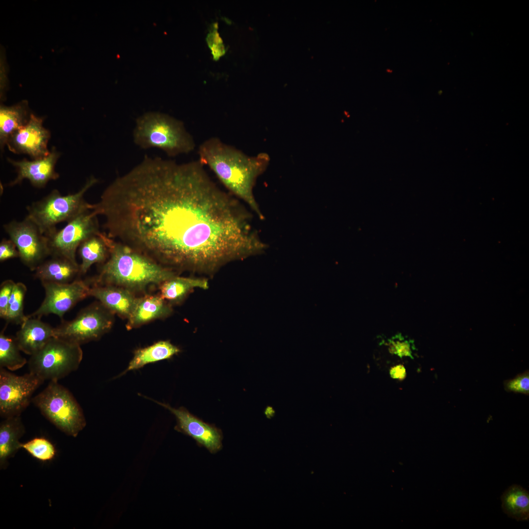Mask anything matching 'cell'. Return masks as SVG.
<instances>
[{
  "instance_id": "cell-23",
  "label": "cell",
  "mask_w": 529,
  "mask_h": 529,
  "mask_svg": "<svg viewBox=\"0 0 529 529\" xmlns=\"http://www.w3.org/2000/svg\"><path fill=\"white\" fill-rule=\"evenodd\" d=\"M31 113L25 101L0 109V144L1 149L9 137L28 122Z\"/></svg>"
},
{
  "instance_id": "cell-11",
  "label": "cell",
  "mask_w": 529,
  "mask_h": 529,
  "mask_svg": "<svg viewBox=\"0 0 529 529\" xmlns=\"http://www.w3.org/2000/svg\"><path fill=\"white\" fill-rule=\"evenodd\" d=\"M44 381L29 372L17 376L0 367V414L6 418L20 415Z\"/></svg>"
},
{
  "instance_id": "cell-12",
  "label": "cell",
  "mask_w": 529,
  "mask_h": 529,
  "mask_svg": "<svg viewBox=\"0 0 529 529\" xmlns=\"http://www.w3.org/2000/svg\"><path fill=\"white\" fill-rule=\"evenodd\" d=\"M45 291L40 307L27 317L41 318L54 314L63 319L64 315L78 302L90 296V281L77 279L67 284L41 282Z\"/></svg>"
},
{
  "instance_id": "cell-2",
  "label": "cell",
  "mask_w": 529,
  "mask_h": 529,
  "mask_svg": "<svg viewBox=\"0 0 529 529\" xmlns=\"http://www.w3.org/2000/svg\"><path fill=\"white\" fill-rule=\"evenodd\" d=\"M198 153L199 161L212 170L230 193L246 204L263 219L253 188L257 177L268 165V155L261 153L248 156L215 137L201 143Z\"/></svg>"
},
{
  "instance_id": "cell-3",
  "label": "cell",
  "mask_w": 529,
  "mask_h": 529,
  "mask_svg": "<svg viewBox=\"0 0 529 529\" xmlns=\"http://www.w3.org/2000/svg\"><path fill=\"white\" fill-rule=\"evenodd\" d=\"M110 253L93 285L122 287L133 293L144 291L150 285H160L178 275L131 247L110 238Z\"/></svg>"
},
{
  "instance_id": "cell-28",
  "label": "cell",
  "mask_w": 529,
  "mask_h": 529,
  "mask_svg": "<svg viewBox=\"0 0 529 529\" xmlns=\"http://www.w3.org/2000/svg\"><path fill=\"white\" fill-rule=\"evenodd\" d=\"M20 448L24 449L34 458L43 462L52 460L56 455L54 445L49 440L43 437H35L25 443H21Z\"/></svg>"
},
{
  "instance_id": "cell-26",
  "label": "cell",
  "mask_w": 529,
  "mask_h": 529,
  "mask_svg": "<svg viewBox=\"0 0 529 529\" xmlns=\"http://www.w3.org/2000/svg\"><path fill=\"white\" fill-rule=\"evenodd\" d=\"M5 328L0 334V367L15 371L23 367L27 361L21 355L15 337L5 335Z\"/></svg>"
},
{
  "instance_id": "cell-30",
  "label": "cell",
  "mask_w": 529,
  "mask_h": 529,
  "mask_svg": "<svg viewBox=\"0 0 529 529\" xmlns=\"http://www.w3.org/2000/svg\"><path fill=\"white\" fill-rule=\"evenodd\" d=\"M504 387L507 392L529 395V371L518 374L513 379L504 382Z\"/></svg>"
},
{
  "instance_id": "cell-4",
  "label": "cell",
  "mask_w": 529,
  "mask_h": 529,
  "mask_svg": "<svg viewBox=\"0 0 529 529\" xmlns=\"http://www.w3.org/2000/svg\"><path fill=\"white\" fill-rule=\"evenodd\" d=\"M133 139L140 148H157L169 157L189 153L195 147L182 121L159 112H147L137 118Z\"/></svg>"
},
{
  "instance_id": "cell-5",
  "label": "cell",
  "mask_w": 529,
  "mask_h": 529,
  "mask_svg": "<svg viewBox=\"0 0 529 529\" xmlns=\"http://www.w3.org/2000/svg\"><path fill=\"white\" fill-rule=\"evenodd\" d=\"M98 182L91 176L77 192L65 195L57 190H52L41 199L26 207V216L32 220L41 232L46 235L56 229V225L67 222L84 211L91 209V204L84 199L87 191Z\"/></svg>"
},
{
  "instance_id": "cell-22",
  "label": "cell",
  "mask_w": 529,
  "mask_h": 529,
  "mask_svg": "<svg viewBox=\"0 0 529 529\" xmlns=\"http://www.w3.org/2000/svg\"><path fill=\"white\" fill-rule=\"evenodd\" d=\"M159 286L160 295L171 304L182 301L195 288L207 289L209 283L205 278L182 277L176 275Z\"/></svg>"
},
{
  "instance_id": "cell-32",
  "label": "cell",
  "mask_w": 529,
  "mask_h": 529,
  "mask_svg": "<svg viewBox=\"0 0 529 529\" xmlns=\"http://www.w3.org/2000/svg\"><path fill=\"white\" fill-rule=\"evenodd\" d=\"M19 253L14 242L9 239H3L0 243V261L19 258Z\"/></svg>"
},
{
  "instance_id": "cell-29",
  "label": "cell",
  "mask_w": 529,
  "mask_h": 529,
  "mask_svg": "<svg viewBox=\"0 0 529 529\" xmlns=\"http://www.w3.org/2000/svg\"><path fill=\"white\" fill-rule=\"evenodd\" d=\"M386 344L390 354L401 358L406 357L413 359V351L415 350L413 341L406 339L401 334L388 339Z\"/></svg>"
},
{
  "instance_id": "cell-33",
  "label": "cell",
  "mask_w": 529,
  "mask_h": 529,
  "mask_svg": "<svg viewBox=\"0 0 529 529\" xmlns=\"http://www.w3.org/2000/svg\"><path fill=\"white\" fill-rule=\"evenodd\" d=\"M389 374L392 378L402 381L406 377V370L403 364H397L390 368Z\"/></svg>"
},
{
  "instance_id": "cell-7",
  "label": "cell",
  "mask_w": 529,
  "mask_h": 529,
  "mask_svg": "<svg viewBox=\"0 0 529 529\" xmlns=\"http://www.w3.org/2000/svg\"><path fill=\"white\" fill-rule=\"evenodd\" d=\"M82 358L80 345L53 336L30 356L29 370L43 381H58L76 370Z\"/></svg>"
},
{
  "instance_id": "cell-1",
  "label": "cell",
  "mask_w": 529,
  "mask_h": 529,
  "mask_svg": "<svg viewBox=\"0 0 529 529\" xmlns=\"http://www.w3.org/2000/svg\"><path fill=\"white\" fill-rule=\"evenodd\" d=\"M204 166L199 160L179 164L145 156L107 192L108 236L177 274L212 275L262 253L266 246L249 213Z\"/></svg>"
},
{
  "instance_id": "cell-19",
  "label": "cell",
  "mask_w": 529,
  "mask_h": 529,
  "mask_svg": "<svg viewBox=\"0 0 529 529\" xmlns=\"http://www.w3.org/2000/svg\"><path fill=\"white\" fill-rule=\"evenodd\" d=\"M35 269L34 277L41 282L67 284L80 276L79 265L61 257L50 256Z\"/></svg>"
},
{
  "instance_id": "cell-24",
  "label": "cell",
  "mask_w": 529,
  "mask_h": 529,
  "mask_svg": "<svg viewBox=\"0 0 529 529\" xmlns=\"http://www.w3.org/2000/svg\"><path fill=\"white\" fill-rule=\"evenodd\" d=\"M502 508L510 518L518 521L529 519V493L521 486L513 484L501 495Z\"/></svg>"
},
{
  "instance_id": "cell-18",
  "label": "cell",
  "mask_w": 529,
  "mask_h": 529,
  "mask_svg": "<svg viewBox=\"0 0 529 529\" xmlns=\"http://www.w3.org/2000/svg\"><path fill=\"white\" fill-rule=\"evenodd\" d=\"M172 312L171 304L160 295L139 297L127 319L126 328L132 329L155 319L167 317Z\"/></svg>"
},
{
  "instance_id": "cell-31",
  "label": "cell",
  "mask_w": 529,
  "mask_h": 529,
  "mask_svg": "<svg viewBox=\"0 0 529 529\" xmlns=\"http://www.w3.org/2000/svg\"><path fill=\"white\" fill-rule=\"evenodd\" d=\"M12 280L3 281L0 287V316L5 319L10 298L16 285Z\"/></svg>"
},
{
  "instance_id": "cell-8",
  "label": "cell",
  "mask_w": 529,
  "mask_h": 529,
  "mask_svg": "<svg viewBox=\"0 0 529 529\" xmlns=\"http://www.w3.org/2000/svg\"><path fill=\"white\" fill-rule=\"evenodd\" d=\"M114 322V314L98 301L82 309L73 319L54 328V336L81 345L100 338Z\"/></svg>"
},
{
  "instance_id": "cell-15",
  "label": "cell",
  "mask_w": 529,
  "mask_h": 529,
  "mask_svg": "<svg viewBox=\"0 0 529 529\" xmlns=\"http://www.w3.org/2000/svg\"><path fill=\"white\" fill-rule=\"evenodd\" d=\"M60 156V153L53 147L47 156L32 161L26 159L15 161L8 158V162L16 168L18 174L8 186H14L21 183L24 179H27L34 187H45L49 181L56 180L59 177L55 167Z\"/></svg>"
},
{
  "instance_id": "cell-10",
  "label": "cell",
  "mask_w": 529,
  "mask_h": 529,
  "mask_svg": "<svg viewBox=\"0 0 529 529\" xmlns=\"http://www.w3.org/2000/svg\"><path fill=\"white\" fill-rule=\"evenodd\" d=\"M5 232L15 244L22 263L31 271L50 256L47 237L27 216L3 225Z\"/></svg>"
},
{
  "instance_id": "cell-25",
  "label": "cell",
  "mask_w": 529,
  "mask_h": 529,
  "mask_svg": "<svg viewBox=\"0 0 529 529\" xmlns=\"http://www.w3.org/2000/svg\"><path fill=\"white\" fill-rule=\"evenodd\" d=\"M180 351L169 341L162 340L152 345L135 351L134 357L124 371L140 368L146 364L168 359Z\"/></svg>"
},
{
  "instance_id": "cell-27",
  "label": "cell",
  "mask_w": 529,
  "mask_h": 529,
  "mask_svg": "<svg viewBox=\"0 0 529 529\" xmlns=\"http://www.w3.org/2000/svg\"><path fill=\"white\" fill-rule=\"evenodd\" d=\"M26 290V287L24 283H16L8 303L5 318L7 323L21 325L26 319L27 315L24 313V301Z\"/></svg>"
},
{
  "instance_id": "cell-6",
  "label": "cell",
  "mask_w": 529,
  "mask_h": 529,
  "mask_svg": "<svg viewBox=\"0 0 529 529\" xmlns=\"http://www.w3.org/2000/svg\"><path fill=\"white\" fill-rule=\"evenodd\" d=\"M32 401L47 419L69 435L77 436L86 426L80 406L72 393L58 381H50Z\"/></svg>"
},
{
  "instance_id": "cell-20",
  "label": "cell",
  "mask_w": 529,
  "mask_h": 529,
  "mask_svg": "<svg viewBox=\"0 0 529 529\" xmlns=\"http://www.w3.org/2000/svg\"><path fill=\"white\" fill-rule=\"evenodd\" d=\"M25 433L20 415L5 418L0 424V467L4 469L8 460L21 449L20 439Z\"/></svg>"
},
{
  "instance_id": "cell-14",
  "label": "cell",
  "mask_w": 529,
  "mask_h": 529,
  "mask_svg": "<svg viewBox=\"0 0 529 529\" xmlns=\"http://www.w3.org/2000/svg\"><path fill=\"white\" fill-rule=\"evenodd\" d=\"M157 403L175 415L177 422L175 430L190 436L211 453H216L221 449L222 434L220 430L205 423L184 408L175 409L168 405Z\"/></svg>"
},
{
  "instance_id": "cell-9",
  "label": "cell",
  "mask_w": 529,
  "mask_h": 529,
  "mask_svg": "<svg viewBox=\"0 0 529 529\" xmlns=\"http://www.w3.org/2000/svg\"><path fill=\"white\" fill-rule=\"evenodd\" d=\"M97 216L91 209L87 210L67 222L62 229H56L45 235L50 256L63 257L77 264L76 253L80 244L100 232Z\"/></svg>"
},
{
  "instance_id": "cell-17",
  "label": "cell",
  "mask_w": 529,
  "mask_h": 529,
  "mask_svg": "<svg viewBox=\"0 0 529 529\" xmlns=\"http://www.w3.org/2000/svg\"><path fill=\"white\" fill-rule=\"evenodd\" d=\"M15 337L21 351L31 356L42 348L54 336V328L41 318L27 317Z\"/></svg>"
},
{
  "instance_id": "cell-21",
  "label": "cell",
  "mask_w": 529,
  "mask_h": 529,
  "mask_svg": "<svg viewBox=\"0 0 529 529\" xmlns=\"http://www.w3.org/2000/svg\"><path fill=\"white\" fill-rule=\"evenodd\" d=\"M110 238L106 233L99 232L85 240L78 248L81 259L80 274H85L95 264H102L108 259Z\"/></svg>"
},
{
  "instance_id": "cell-16",
  "label": "cell",
  "mask_w": 529,
  "mask_h": 529,
  "mask_svg": "<svg viewBox=\"0 0 529 529\" xmlns=\"http://www.w3.org/2000/svg\"><path fill=\"white\" fill-rule=\"evenodd\" d=\"M90 296L96 298L114 314L127 319L138 300L130 290L111 285H93L90 289Z\"/></svg>"
},
{
  "instance_id": "cell-13",
  "label": "cell",
  "mask_w": 529,
  "mask_h": 529,
  "mask_svg": "<svg viewBox=\"0 0 529 529\" xmlns=\"http://www.w3.org/2000/svg\"><path fill=\"white\" fill-rule=\"evenodd\" d=\"M41 118L31 114L25 125L16 131L8 139L6 145L17 154H26L34 159L43 158L50 152L48 144L50 133L43 125Z\"/></svg>"
}]
</instances>
